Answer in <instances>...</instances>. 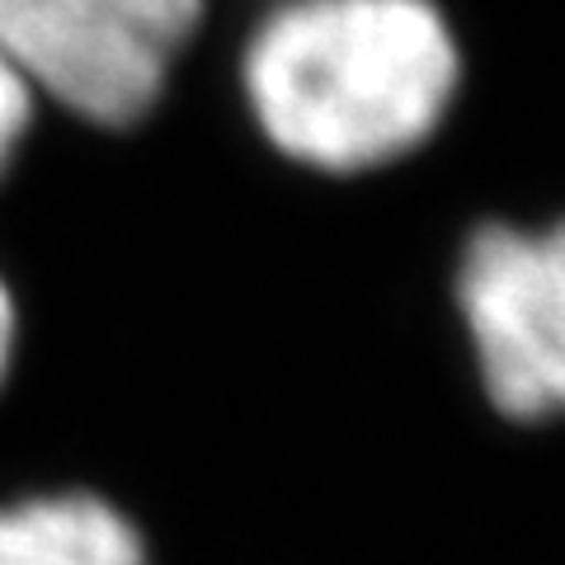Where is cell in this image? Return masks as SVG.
I'll use <instances>...</instances> for the list:
<instances>
[{
	"label": "cell",
	"instance_id": "cell-1",
	"mask_svg": "<svg viewBox=\"0 0 565 565\" xmlns=\"http://www.w3.org/2000/svg\"><path fill=\"white\" fill-rule=\"evenodd\" d=\"M241 81L282 156L359 174L444 122L462 57L434 0H282L245 47Z\"/></svg>",
	"mask_w": 565,
	"mask_h": 565
},
{
	"label": "cell",
	"instance_id": "cell-2",
	"mask_svg": "<svg viewBox=\"0 0 565 565\" xmlns=\"http://www.w3.org/2000/svg\"><path fill=\"white\" fill-rule=\"evenodd\" d=\"M199 20L203 0H0V52L33 95L132 128L161 104Z\"/></svg>",
	"mask_w": 565,
	"mask_h": 565
},
{
	"label": "cell",
	"instance_id": "cell-3",
	"mask_svg": "<svg viewBox=\"0 0 565 565\" xmlns=\"http://www.w3.org/2000/svg\"><path fill=\"white\" fill-rule=\"evenodd\" d=\"M457 302L494 411L519 424L552 419L565 401V255L556 226H481L457 269Z\"/></svg>",
	"mask_w": 565,
	"mask_h": 565
},
{
	"label": "cell",
	"instance_id": "cell-4",
	"mask_svg": "<svg viewBox=\"0 0 565 565\" xmlns=\"http://www.w3.org/2000/svg\"><path fill=\"white\" fill-rule=\"evenodd\" d=\"M0 565H151L141 527L95 490L0 504Z\"/></svg>",
	"mask_w": 565,
	"mask_h": 565
},
{
	"label": "cell",
	"instance_id": "cell-5",
	"mask_svg": "<svg viewBox=\"0 0 565 565\" xmlns=\"http://www.w3.org/2000/svg\"><path fill=\"white\" fill-rule=\"evenodd\" d=\"M29 118H33V90L20 71H14V62L0 52V174L10 170L14 151H20Z\"/></svg>",
	"mask_w": 565,
	"mask_h": 565
},
{
	"label": "cell",
	"instance_id": "cell-6",
	"mask_svg": "<svg viewBox=\"0 0 565 565\" xmlns=\"http://www.w3.org/2000/svg\"><path fill=\"white\" fill-rule=\"evenodd\" d=\"M10 353H14V302H10V288L0 282V382L10 373Z\"/></svg>",
	"mask_w": 565,
	"mask_h": 565
}]
</instances>
